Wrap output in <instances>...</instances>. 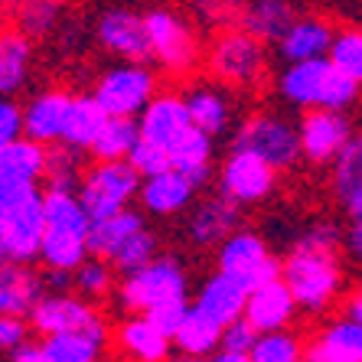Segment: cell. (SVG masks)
<instances>
[{"instance_id":"6da1fadb","label":"cell","mask_w":362,"mask_h":362,"mask_svg":"<svg viewBox=\"0 0 362 362\" xmlns=\"http://www.w3.org/2000/svg\"><path fill=\"white\" fill-rule=\"evenodd\" d=\"M46 242V209L40 183L0 180V258L4 264L40 262Z\"/></svg>"},{"instance_id":"7a4b0ae2","label":"cell","mask_w":362,"mask_h":362,"mask_svg":"<svg viewBox=\"0 0 362 362\" xmlns=\"http://www.w3.org/2000/svg\"><path fill=\"white\" fill-rule=\"evenodd\" d=\"M274 92L281 101L300 111H343L356 105L359 85L346 78L329 59L294 62L274 76Z\"/></svg>"},{"instance_id":"3957f363","label":"cell","mask_w":362,"mask_h":362,"mask_svg":"<svg viewBox=\"0 0 362 362\" xmlns=\"http://www.w3.org/2000/svg\"><path fill=\"white\" fill-rule=\"evenodd\" d=\"M284 284L291 287L297 307L310 317L333 310L346 287V268L339 252H320L291 245L284 255Z\"/></svg>"},{"instance_id":"277c9868","label":"cell","mask_w":362,"mask_h":362,"mask_svg":"<svg viewBox=\"0 0 362 362\" xmlns=\"http://www.w3.org/2000/svg\"><path fill=\"white\" fill-rule=\"evenodd\" d=\"M206 69L228 92H252L268 78V46L242 26H226L206 49Z\"/></svg>"},{"instance_id":"5b68a950","label":"cell","mask_w":362,"mask_h":362,"mask_svg":"<svg viewBox=\"0 0 362 362\" xmlns=\"http://www.w3.org/2000/svg\"><path fill=\"white\" fill-rule=\"evenodd\" d=\"M115 307L121 313H147L170 300H189V271L177 255H160L131 278H121L115 291Z\"/></svg>"},{"instance_id":"8992f818","label":"cell","mask_w":362,"mask_h":362,"mask_svg":"<svg viewBox=\"0 0 362 362\" xmlns=\"http://www.w3.org/2000/svg\"><path fill=\"white\" fill-rule=\"evenodd\" d=\"M232 151L255 153L264 163H271L278 173L294 170L303 160L297 124H291L284 115H274V111H252V115H245L238 121L235 134H232Z\"/></svg>"},{"instance_id":"52a82bcc","label":"cell","mask_w":362,"mask_h":362,"mask_svg":"<svg viewBox=\"0 0 362 362\" xmlns=\"http://www.w3.org/2000/svg\"><path fill=\"white\" fill-rule=\"evenodd\" d=\"M141 186L144 177L127 160H115V163L92 160L88 170H85L82 183H78V199H82L85 212L92 216V222H101L131 209V202L141 196Z\"/></svg>"},{"instance_id":"ba28073f","label":"cell","mask_w":362,"mask_h":362,"mask_svg":"<svg viewBox=\"0 0 362 362\" xmlns=\"http://www.w3.org/2000/svg\"><path fill=\"white\" fill-rule=\"evenodd\" d=\"M147 33L153 46V62L170 76H189L202 59V46L193 23L173 7H151L144 10Z\"/></svg>"},{"instance_id":"9c48e42d","label":"cell","mask_w":362,"mask_h":362,"mask_svg":"<svg viewBox=\"0 0 362 362\" xmlns=\"http://www.w3.org/2000/svg\"><path fill=\"white\" fill-rule=\"evenodd\" d=\"M160 76L151 66L115 62L95 82L92 95L111 118H141V111L160 95Z\"/></svg>"},{"instance_id":"30bf717a","label":"cell","mask_w":362,"mask_h":362,"mask_svg":"<svg viewBox=\"0 0 362 362\" xmlns=\"http://www.w3.org/2000/svg\"><path fill=\"white\" fill-rule=\"evenodd\" d=\"M216 271L235 278L252 294L258 287L284 278V258L271 252L268 242L255 228H238L228 242H222L216 248Z\"/></svg>"},{"instance_id":"8fae6325","label":"cell","mask_w":362,"mask_h":362,"mask_svg":"<svg viewBox=\"0 0 362 362\" xmlns=\"http://www.w3.org/2000/svg\"><path fill=\"white\" fill-rule=\"evenodd\" d=\"M92 36L101 49L115 56L118 62H137V66H151L153 62L147 20H144V13L124 7V4L101 10L92 23Z\"/></svg>"},{"instance_id":"7c38bea8","label":"cell","mask_w":362,"mask_h":362,"mask_svg":"<svg viewBox=\"0 0 362 362\" xmlns=\"http://www.w3.org/2000/svg\"><path fill=\"white\" fill-rule=\"evenodd\" d=\"M219 193L228 196L238 206H255V202H264L274 186H278V170L264 163L262 157H255L248 151H228L226 160L219 163Z\"/></svg>"},{"instance_id":"4fadbf2b","label":"cell","mask_w":362,"mask_h":362,"mask_svg":"<svg viewBox=\"0 0 362 362\" xmlns=\"http://www.w3.org/2000/svg\"><path fill=\"white\" fill-rule=\"evenodd\" d=\"M297 131H300L303 160L317 167H327V163L333 167L346 153V147L356 141L353 121L343 111H303Z\"/></svg>"},{"instance_id":"5bb4252c","label":"cell","mask_w":362,"mask_h":362,"mask_svg":"<svg viewBox=\"0 0 362 362\" xmlns=\"http://www.w3.org/2000/svg\"><path fill=\"white\" fill-rule=\"evenodd\" d=\"M108 323V317L98 310V303L78 297L76 291L69 294H46L33 313H30V327L36 337H59V333H82Z\"/></svg>"},{"instance_id":"9a60e30c","label":"cell","mask_w":362,"mask_h":362,"mask_svg":"<svg viewBox=\"0 0 362 362\" xmlns=\"http://www.w3.org/2000/svg\"><path fill=\"white\" fill-rule=\"evenodd\" d=\"M137 127H141V137L147 144H157L163 151H173L193 131V115H189V105H186V95L177 92V88H163L141 111Z\"/></svg>"},{"instance_id":"2e32d148","label":"cell","mask_w":362,"mask_h":362,"mask_svg":"<svg viewBox=\"0 0 362 362\" xmlns=\"http://www.w3.org/2000/svg\"><path fill=\"white\" fill-rule=\"evenodd\" d=\"M238 228H242V206L222 193L202 196L199 202H193L186 219V235L196 248H219Z\"/></svg>"},{"instance_id":"e0dca14e","label":"cell","mask_w":362,"mask_h":362,"mask_svg":"<svg viewBox=\"0 0 362 362\" xmlns=\"http://www.w3.org/2000/svg\"><path fill=\"white\" fill-rule=\"evenodd\" d=\"M337 33L339 30L333 26V20H327L323 13H300L297 23L287 30V36L274 49H278V59H284V66L329 59V49L337 42Z\"/></svg>"},{"instance_id":"ac0fdd59","label":"cell","mask_w":362,"mask_h":362,"mask_svg":"<svg viewBox=\"0 0 362 362\" xmlns=\"http://www.w3.org/2000/svg\"><path fill=\"white\" fill-rule=\"evenodd\" d=\"M72 101H76V95L69 88H40L23 105V134L46 144V147L62 144V131H66Z\"/></svg>"},{"instance_id":"d6986e66","label":"cell","mask_w":362,"mask_h":362,"mask_svg":"<svg viewBox=\"0 0 362 362\" xmlns=\"http://www.w3.org/2000/svg\"><path fill=\"white\" fill-rule=\"evenodd\" d=\"M186 105L193 115V127H199L202 134L222 137V134H235V98L228 88H222L219 82H193L186 85Z\"/></svg>"},{"instance_id":"ffe728a7","label":"cell","mask_w":362,"mask_h":362,"mask_svg":"<svg viewBox=\"0 0 362 362\" xmlns=\"http://www.w3.org/2000/svg\"><path fill=\"white\" fill-rule=\"evenodd\" d=\"M248 287L238 284L235 278H228L222 271H212L209 278H202V284L196 287L193 307L209 317L212 323H219L222 329H228L232 323H238L248 310Z\"/></svg>"},{"instance_id":"44dd1931","label":"cell","mask_w":362,"mask_h":362,"mask_svg":"<svg viewBox=\"0 0 362 362\" xmlns=\"http://www.w3.org/2000/svg\"><path fill=\"white\" fill-rule=\"evenodd\" d=\"M115 353L124 362H170L173 359V339L151 327L144 313H127L115 323V337H111Z\"/></svg>"},{"instance_id":"7402d4cb","label":"cell","mask_w":362,"mask_h":362,"mask_svg":"<svg viewBox=\"0 0 362 362\" xmlns=\"http://www.w3.org/2000/svg\"><path fill=\"white\" fill-rule=\"evenodd\" d=\"M49 294L42 271L33 264H0V313L4 317H23L40 307V300Z\"/></svg>"},{"instance_id":"603a6c76","label":"cell","mask_w":362,"mask_h":362,"mask_svg":"<svg viewBox=\"0 0 362 362\" xmlns=\"http://www.w3.org/2000/svg\"><path fill=\"white\" fill-rule=\"evenodd\" d=\"M297 313H300V307H297L291 287H287L284 278H281V281H271V284L252 291V297H248V310H245V320L252 323V327L264 337V333L291 329V323H294Z\"/></svg>"},{"instance_id":"cb8c5ba5","label":"cell","mask_w":362,"mask_h":362,"mask_svg":"<svg viewBox=\"0 0 362 362\" xmlns=\"http://www.w3.org/2000/svg\"><path fill=\"white\" fill-rule=\"evenodd\" d=\"M307 362H362V323L349 317L323 323L307 339Z\"/></svg>"},{"instance_id":"d4e9b609","label":"cell","mask_w":362,"mask_h":362,"mask_svg":"<svg viewBox=\"0 0 362 362\" xmlns=\"http://www.w3.org/2000/svg\"><path fill=\"white\" fill-rule=\"evenodd\" d=\"M297 7L294 0H245L238 10V26L245 33H252L255 40H262L264 46H278L287 36V30L297 23Z\"/></svg>"},{"instance_id":"484cf974","label":"cell","mask_w":362,"mask_h":362,"mask_svg":"<svg viewBox=\"0 0 362 362\" xmlns=\"http://www.w3.org/2000/svg\"><path fill=\"white\" fill-rule=\"evenodd\" d=\"M196 193H199V189H196L183 173L167 170V173H160V177L144 180L137 202H141V212H151V216L167 219V216H177V212L189 209Z\"/></svg>"},{"instance_id":"4316f807","label":"cell","mask_w":362,"mask_h":362,"mask_svg":"<svg viewBox=\"0 0 362 362\" xmlns=\"http://www.w3.org/2000/svg\"><path fill=\"white\" fill-rule=\"evenodd\" d=\"M170 163H173V170L183 173L196 189H206L212 180L219 177V173H216V137L202 134L199 127H193V131L170 151Z\"/></svg>"},{"instance_id":"83f0119b","label":"cell","mask_w":362,"mask_h":362,"mask_svg":"<svg viewBox=\"0 0 362 362\" xmlns=\"http://www.w3.org/2000/svg\"><path fill=\"white\" fill-rule=\"evenodd\" d=\"M115 337L111 323H101L95 329H82V333H59V337H46V356L49 362H101Z\"/></svg>"},{"instance_id":"f1b7e54d","label":"cell","mask_w":362,"mask_h":362,"mask_svg":"<svg viewBox=\"0 0 362 362\" xmlns=\"http://www.w3.org/2000/svg\"><path fill=\"white\" fill-rule=\"evenodd\" d=\"M49 151L33 137L0 144V180H20V183H40L49 173Z\"/></svg>"},{"instance_id":"f546056e","label":"cell","mask_w":362,"mask_h":362,"mask_svg":"<svg viewBox=\"0 0 362 362\" xmlns=\"http://www.w3.org/2000/svg\"><path fill=\"white\" fill-rule=\"evenodd\" d=\"M147 228V219H144L141 209H124L111 219H101L92 222V232H88V255L92 258H101V262H111L115 252L127 238H134L137 232Z\"/></svg>"},{"instance_id":"4dcf8cb0","label":"cell","mask_w":362,"mask_h":362,"mask_svg":"<svg viewBox=\"0 0 362 362\" xmlns=\"http://www.w3.org/2000/svg\"><path fill=\"white\" fill-rule=\"evenodd\" d=\"M108 118L111 115L101 108L95 95H76L72 111H69V121H66V131H62V144L88 153L95 147V141L101 137Z\"/></svg>"},{"instance_id":"1f68e13d","label":"cell","mask_w":362,"mask_h":362,"mask_svg":"<svg viewBox=\"0 0 362 362\" xmlns=\"http://www.w3.org/2000/svg\"><path fill=\"white\" fill-rule=\"evenodd\" d=\"M30 69H33V40L20 30H7L0 40V92L4 98H13L30 82Z\"/></svg>"},{"instance_id":"d6a6232c","label":"cell","mask_w":362,"mask_h":362,"mask_svg":"<svg viewBox=\"0 0 362 362\" xmlns=\"http://www.w3.org/2000/svg\"><path fill=\"white\" fill-rule=\"evenodd\" d=\"M88 232H72V228H46L40 262L46 271H66L76 274L88 262Z\"/></svg>"},{"instance_id":"836d02e7","label":"cell","mask_w":362,"mask_h":362,"mask_svg":"<svg viewBox=\"0 0 362 362\" xmlns=\"http://www.w3.org/2000/svg\"><path fill=\"white\" fill-rule=\"evenodd\" d=\"M222 333L226 329L219 323H212L209 317H202L193 307V313L186 317L183 329L177 333L173 346H177L180 356H189V359H212V356L222 349Z\"/></svg>"},{"instance_id":"e575fe53","label":"cell","mask_w":362,"mask_h":362,"mask_svg":"<svg viewBox=\"0 0 362 362\" xmlns=\"http://www.w3.org/2000/svg\"><path fill=\"white\" fill-rule=\"evenodd\" d=\"M42 209L46 228H72V232H92V216L85 212L76 189H42Z\"/></svg>"},{"instance_id":"d590c367","label":"cell","mask_w":362,"mask_h":362,"mask_svg":"<svg viewBox=\"0 0 362 362\" xmlns=\"http://www.w3.org/2000/svg\"><path fill=\"white\" fill-rule=\"evenodd\" d=\"M7 4H13V30H20L30 40H42L59 30V0H7Z\"/></svg>"},{"instance_id":"8d00e7d4","label":"cell","mask_w":362,"mask_h":362,"mask_svg":"<svg viewBox=\"0 0 362 362\" xmlns=\"http://www.w3.org/2000/svg\"><path fill=\"white\" fill-rule=\"evenodd\" d=\"M141 144V127H137V118H108L101 137L95 141V147L88 151L92 160L101 163H115V160H127L134 147Z\"/></svg>"},{"instance_id":"74e56055","label":"cell","mask_w":362,"mask_h":362,"mask_svg":"<svg viewBox=\"0 0 362 362\" xmlns=\"http://www.w3.org/2000/svg\"><path fill=\"white\" fill-rule=\"evenodd\" d=\"M118 284H121L118 271L111 268L108 262H101V258H88V262L72 274V291H76L78 297H85V300H92V303L111 300L115 291H118Z\"/></svg>"},{"instance_id":"f35d334b","label":"cell","mask_w":362,"mask_h":362,"mask_svg":"<svg viewBox=\"0 0 362 362\" xmlns=\"http://www.w3.org/2000/svg\"><path fill=\"white\" fill-rule=\"evenodd\" d=\"M160 255H163L160 252V238H157V232L147 226L144 232H137L134 238H127L118 252H115V258H111L108 264L118 271V278H131V274H137V271L147 268L151 262H157Z\"/></svg>"},{"instance_id":"ab89813d","label":"cell","mask_w":362,"mask_h":362,"mask_svg":"<svg viewBox=\"0 0 362 362\" xmlns=\"http://www.w3.org/2000/svg\"><path fill=\"white\" fill-rule=\"evenodd\" d=\"M85 157H88V153L76 151V147L56 144V147L49 151V173H46V186H52V189H76L78 193V183H82L85 170H88Z\"/></svg>"},{"instance_id":"60d3db41","label":"cell","mask_w":362,"mask_h":362,"mask_svg":"<svg viewBox=\"0 0 362 362\" xmlns=\"http://www.w3.org/2000/svg\"><path fill=\"white\" fill-rule=\"evenodd\" d=\"M252 362H307V343L294 329L264 333L252 349Z\"/></svg>"},{"instance_id":"b9f144b4","label":"cell","mask_w":362,"mask_h":362,"mask_svg":"<svg viewBox=\"0 0 362 362\" xmlns=\"http://www.w3.org/2000/svg\"><path fill=\"white\" fill-rule=\"evenodd\" d=\"M329 62L346 78H353L356 85H362V26H343L339 30L337 42L329 49Z\"/></svg>"},{"instance_id":"7bdbcfd3","label":"cell","mask_w":362,"mask_h":362,"mask_svg":"<svg viewBox=\"0 0 362 362\" xmlns=\"http://www.w3.org/2000/svg\"><path fill=\"white\" fill-rule=\"evenodd\" d=\"M362 183V131L356 134V141L346 147V153L333 163V193L343 202Z\"/></svg>"},{"instance_id":"ee69618b","label":"cell","mask_w":362,"mask_h":362,"mask_svg":"<svg viewBox=\"0 0 362 362\" xmlns=\"http://www.w3.org/2000/svg\"><path fill=\"white\" fill-rule=\"evenodd\" d=\"M189 313H193V300H170V303H160V307L147 310L144 317L151 320V327L157 333H163L167 339H177V333L183 329Z\"/></svg>"},{"instance_id":"f6af8a7d","label":"cell","mask_w":362,"mask_h":362,"mask_svg":"<svg viewBox=\"0 0 362 362\" xmlns=\"http://www.w3.org/2000/svg\"><path fill=\"white\" fill-rule=\"evenodd\" d=\"M127 163L141 173L144 180L151 177H160V173H167V170H173V163H170V151H163V147H157V144H147L141 137V144L134 147V153L127 157Z\"/></svg>"},{"instance_id":"bcb514c9","label":"cell","mask_w":362,"mask_h":362,"mask_svg":"<svg viewBox=\"0 0 362 362\" xmlns=\"http://www.w3.org/2000/svg\"><path fill=\"white\" fill-rule=\"evenodd\" d=\"M258 339H262V333L252 327V323L245 320H238V323H232V327L222 333V349L226 353H242V356H252V349L258 346Z\"/></svg>"},{"instance_id":"7dc6e473","label":"cell","mask_w":362,"mask_h":362,"mask_svg":"<svg viewBox=\"0 0 362 362\" xmlns=\"http://www.w3.org/2000/svg\"><path fill=\"white\" fill-rule=\"evenodd\" d=\"M23 108H20L13 98H4L0 101V144H10V141H20L23 137Z\"/></svg>"},{"instance_id":"c3c4849f","label":"cell","mask_w":362,"mask_h":362,"mask_svg":"<svg viewBox=\"0 0 362 362\" xmlns=\"http://www.w3.org/2000/svg\"><path fill=\"white\" fill-rule=\"evenodd\" d=\"M30 333H33V327L23 317H0V346H4V353H13L17 346H23L30 339Z\"/></svg>"},{"instance_id":"681fc988","label":"cell","mask_w":362,"mask_h":362,"mask_svg":"<svg viewBox=\"0 0 362 362\" xmlns=\"http://www.w3.org/2000/svg\"><path fill=\"white\" fill-rule=\"evenodd\" d=\"M189 4L206 23H226V13L235 7L238 0H189Z\"/></svg>"},{"instance_id":"f907efd6","label":"cell","mask_w":362,"mask_h":362,"mask_svg":"<svg viewBox=\"0 0 362 362\" xmlns=\"http://www.w3.org/2000/svg\"><path fill=\"white\" fill-rule=\"evenodd\" d=\"M7 362H49V356H46L42 339L40 343H36V339H26V343L17 346L13 353H7Z\"/></svg>"},{"instance_id":"816d5d0a","label":"cell","mask_w":362,"mask_h":362,"mask_svg":"<svg viewBox=\"0 0 362 362\" xmlns=\"http://www.w3.org/2000/svg\"><path fill=\"white\" fill-rule=\"evenodd\" d=\"M343 245H346V255H349V258L362 268V222H349Z\"/></svg>"},{"instance_id":"f5cc1de1","label":"cell","mask_w":362,"mask_h":362,"mask_svg":"<svg viewBox=\"0 0 362 362\" xmlns=\"http://www.w3.org/2000/svg\"><path fill=\"white\" fill-rule=\"evenodd\" d=\"M343 317H349V320L362 323V284L353 287V291L346 294V300H343Z\"/></svg>"},{"instance_id":"db71d44e","label":"cell","mask_w":362,"mask_h":362,"mask_svg":"<svg viewBox=\"0 0 362 362\" xmlns=\"http://www.w3.org/2000/svg\"><path fill=\"white\" fill-rule=\"evenodd\" d=\"M343 209H346V216H349V222H362V183L343 199Z\"/></svg>"},{"instance_id":"11a10c76","label":"cell","mask_w":362,"mask_h":362,"mask_svg":"<svg viewBox=\"0 0 362 362\" xmlns=\"http://www.w3.org/2000/svg\"><path fill=\"white\" fill-rule=\"evenodd\" d=\"M209 362H252V356H242V353H226V349H219V353L212 356Z\"/></svg>"},{"instance_id":"9f6ffc18","label":"cell","mask_w":362,"mask_h":362,"mask_svg":"<svg viewBox=\"0 0 362 362\" xmlns=\"http://www.w3.org/2000/svg\"><path fill=\"white\" fill-rule=\"evenodd\" d=\"M170 362H209V359H189V356H173Z\"/></svg>"}]
</instances>
